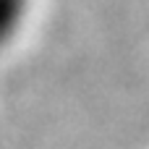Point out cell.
<instances>
[{
	"label": "cell",
	"mask_w": 149,
	"mask_h": 149,
	"mask_svg": "<svg viewBox=\"0 0 149 149\" xmlns=\"http://www.w3.org/2000/svg\"><path fill=\"white\" fill-rule=\"evenodd\" d=\"M31 16V0H0V50L10 47Z\"/></svg>",
	"instance_id": "1"
}]
</instances>
